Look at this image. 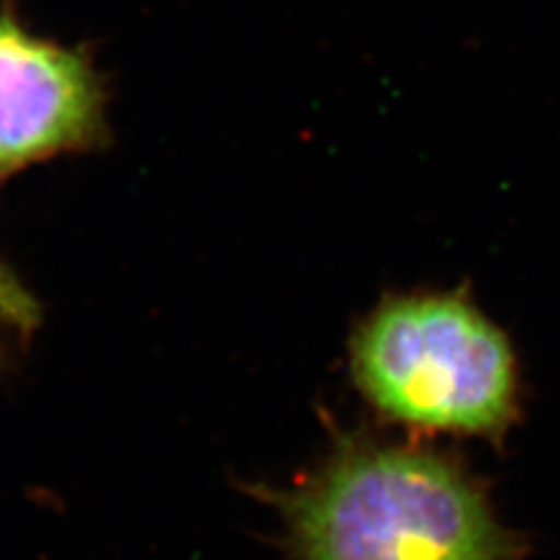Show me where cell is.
I'll list each match as a JSON object with an SVG mask.
<instances>
[{
    "label": "cell",
    "mask_w": 560,
    "mask_h": 560,
    "mask_svg": "<svg viewBox=\"0 0 560 560\" xmlns=\"http://www.w3.org/2000/svg\"><path fill=\"white\" fill-rule=\"evenodd\" d=\"M302 560H504L479 490L434 453L343 451L292 506Z\"/></svg>",
    "instance_id": "1"
},
{
    "label": "cell",
    "mask_w": 560,
    "mask_h": 560,
    "mask_svg": "<svg viewBox=\"0 0 560 560\" xmlns=\"http://www.w3.org/2000/svg\"><path fill=\"white\" fill-rule=\"evenodd\" d=\"M353 374L381 413L411 428L490 434L516 409L512 346L460 294L385 300L355 331Z\"/></svg>",
    "instance_id": "2"
},
{
    "label": "cell",
    "mask_w": 560,
    "mask_h": 560,
    "mask_svg": "<svg viewBox=\"0 0 560 560\" xmlns=\"http://www.w3.org/2000/svg\"><path fill=\"white\" fill-rule=\"evenodd\" d=\"M103 110V84L90 59L0 14V180L98 145Z\"/></svg>",
    "instance_id": "3"
},
{
    "label": "cell",
    "mask_w": 560,
    "mask_h": 560,
    "mask_svg": "<svg viewBox=\"0 0 560 560\" xmlns=\"http://www.w3.org/2000/svg\"><path fill=\"white\" fill-rule=\"evenodd\" d=\"M40 323V306L3 261H0V325L33 331Z\"/></svg>",
    "instance_id": "4"
}]
</instances>
